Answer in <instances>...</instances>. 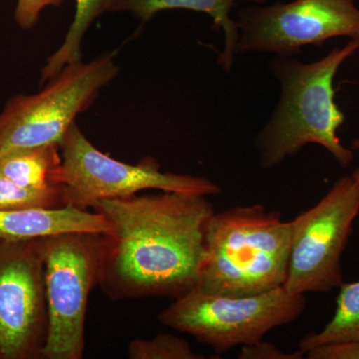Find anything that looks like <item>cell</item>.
<instances>
[{"mask_svg":"<svg viewBox=\"0 0 359 359\" xmlns=\"http://www.w3.org/2000/svg\"><path fill=\"white\" fill-rule=\"evenodd\" d=\"M91 210L112 226L106 233L99 283L109 299H176L197 287L208 224L216 212L207 196L135 194L98 201Z\"/></svg>","mask_w":359,"mask_h":359,"instance_id":"1","label":"cell"},{"mask_svg":"<svg viewBox=\"0 0 359 359\" xmlns=\"http://www.w3.org/2000/svg\"><path fill=\"white\" fill-rule=\"evenodd\" d=\"M358 48L359 41L351 39L314 62L273 59L271 71L282 91L273 114L256 139L259 166H278L308 144L325 148L340 167L351 165L353 151L342 145L337 135L346 118L335 103L334 81L340 66Z\"/></svg>","mask_w":359,"mask_h":359,"instance_id":"2","label":"cell"},{"mask_svg":"<svg viewBox=\"0 0 359 359\" xmlns=\"http://www.w3.org/2000/svg\"><path fill=\"white\" fill-rule=\"evenodd\" d=\"M292 221L264 205H236L215 212L205 233V259L195 289L247 297L283 287Z\"/></svg>","mask_w":359,"mask_h":359,"instance_id":"3","label":"cell"},{"mask_svg":"<svg viewBox=\"0 0 359 359\" xmlns=\"http://www.w3.org/2000/svg\"><path fill=\"white\" fill-rule=\"evenodd\" d=\"M115 56L109 52L65 66L39 93L9 99L0 113V159L25 149L60 146L77 116L117 76Z\"/></svg>","mask_w":359,"mask_h":359,"instance_id":"4","label":"cell"},{"mask_svg":"<svg viewBox=\"0 0 359 359\" xmlns=\"http://www.w3.org/2000/svg\"><path fill=\"white\" fill-rule=\"evenodd\" d=\"M306 306L304 295L290 294L283 287L247 297L194 289L163 309L158 320L192 335L221 355L233 347L256 344L273 328L290 325Z\"/></svg>","mask_w":359,"mask_h":359,"instance_id":"5","label":"cell"},{"mask_svg":"<svg viewBox=\"0 0 359 359\" xmlns=\"http://www.w3.org/2000/svg\"><path fill=\"white\" fill-rule=\"evenodd\" d=\"M106 233L44 238L48 334L42 359H82L89 295L99 287Z\"/></svg>","mask_w":359,"mask_h":359,"instance_id":"6","label":"cell"},{"mask_svg":"<svg viewBox=\"0 0 359 359\" xmlns=\"http://www.w3.org/2000/svg\"><path fill=\"white\" fill-rule=\"evenodd\" d=\"M61 164L52 183L61 186L66 204L83 210L101 200L129 197L145 190L196 193L212 196L221 187L204 177L163 172L159 162L146 157L128 164L101 152L86 138L76 123L60 145Z\"/></svg>","mask_w":359,"mask_h":359,"instance_id":"7","label":"cell"},{"mask_svg":"<svg viewBox=\"0 0 359 359\" xmlns=\"http://www.w3.org/2000/svg\"><path fill=\"white\" fill-rule=\"evenodd\" d=\"M359 214V187L344 177L323 199L292 219L287 278L290 294L328 292L344 283L341 256Z\"/></svg>","mask_w":359,"mask_h":359,"instance_id":"8","label":"cell"},{"mask_svg":"<svg viewBox=\"0 0 359 359\" xmlns=\"http://www.w3.org/2000/svg\"><path fill=\"white\" fill-rule=\"evenodd\" d=\"M237 54L271 53L294 57L308 45L320 46L334 37L359 41L355 0H294L255 4L237 13Z\"/></svg>","mask_w":359,"mask_h":359,"instance_id":"9","label":"cell"},{"mask_svg":"<svg viewBox=\"0 0 359 359\" xmlns=\"http://www.w3.org/2000/svg\"><path fill=\"white\" fill-rule=\"evenodd\" d=\"M44 238H0V359H42L48 334Z\"/></svg>","mask_w":359,"mask_h":359,"instance_id":"10","label":"cell"},{"mask_svg":"<svg viewBox=\"0 0 359 359\" xmlns=\"http://www.w3.org/2000/svg\"><path fill=\"white\" fill-rule=\"evenodd\" d=\"M112 233V226L100 212L74 205L58 209L0 211V238L27 240L75 233Z\"/></svg>","mask_w":359,"mask_h":359,"instance_id":"11","label":"cell"},{"mask_svg":"<svg viewBox=\"0 0 359 359\" xmlns=\"http://www.w3.org/2000/svg\"><path fill=\"white\" fill-rule=\"evenodd\" d=\"M240 2L262 4L264 0H113L108 13H129L142 22H147L156 14L172 9L208 14L211 16L215 29L224 35V49L219 56V65L223 69L230 71L237 55L238 40L237 21L231 18V13Z\"/></svg>","mask_w":359,"mask_h":359,"instance_id":"12","label":"cell"},{"mask_svg":"<svg viewBox=\"0 0 359 359\" xmlns=\"http://www.w3.org/2000/svg\"><path fill=\"white\" fill-rule=\"evenodd\" d=\"M113 0H75V15L57 50L46 59L40 72V85L55 77L65 66L81 61V45L85 33L101 15L108 13Z\"/></svg>","mask_w":359,"mask_h":359,"instance_id":"13","label":"cell"},{"mask_svg":"<svg viewBox=\"0 0 359 359\" xmlns=\"http://www.w3.org/2000/svg\"><path fill=\"white\" fill-rule=\"evenodd\" d=\"M61 164L60 146L25 149L0 159V174L30 188L53 186L52 175Z\"/></svg>","mask_w":359,"mask_h":359,"instance_id":"14","label":"cell"},{"mask_svg":"<svg viewBox=\"0 0 359 359\" xmlns=\"http://www.w3.org/2000/svg\"><path fill=\"white\" fill-rule=\"evenodd\" d=\"M359 339V280L342 283L332 320L320 332L304 335L299 344L304 353L313 347Z\"/></svg>","mask_w":359,"mask_h":359,"instance_id":"15","label":"cell"},{"mask_svg":"<svg viewBox=\"0 0 359 359\" xmlns=\"http://www.w3.org/2000/svg\"><path fill=\"white\" fill-rule=\"evenodd\" d=\"M65 205H68L61 186L30 188L0 174V211L58 209Z\"/></svg>","mask_w":359,"mask_h":359,"instance_id":"16","label":"cell"},{"mask_svg":"<svg viewBox=\"0 0 359 359\" xmlns=\"http://www.w3.org/2000/svg\"><path fill=\"white\" fill-rule=\"evenodd\" d=\"M131 359H205L196 353L185 339L171 334H161L151 339L132 340L128 346Z\"/></svg>","mask_w":359,"mask_h":359,"instance_id":"17","label":"cell"},{"mask_svg":"<svg viewBox=\"0 0 359 359\" xmlns=\"http://www.w3.org/2000/svg\"><path fill=\"white\" fill-rule=\"evenodd\" d=\"M62 4L63 0H18L14 20L21 29H32L39 22L44 9L58 7Z\"/></svg>","mask_w":359,"mask_h":359,"instance_id":"18","label":"cell"},{"mask_svg":"<svg viewBox=\"0 0 359 359\" xmlns=\"http://www.w3.org/2000/svg\"><path fill=\"white\" fill-rule=\"evenodd\" d=\"M306 355L309 359H359V339L313 347Z\"/></svg>","mask_w":359,"mask_h":359,"instance_id":"19","label":"cell"},{"mask_svg":"<svg viewBox=\"0 0 359 359\" xmlns=\"http://www.w3.org/2000/svg\"><path fill=\"white\" fill-rule=\"evenodd\" d=\"M240 359H302L306 358V353L302 351L297 353H285L275 344L259 340L256 344L241 346L238 353Z\"/></svg>","mask_w":359,"mask_h":359,"instance_id":"20","label":"cell"},{"mask_svg":"<svg viewBox=\"0 0 359 359\" xmlns=\"http://www.w3.org/2000/svg\"><path fill=\"white\" fill-rule=\"evenodd\" d=\"M351 178L355 181V183L359 187V166L354 170L353 175H351Z\"/></svg>","mask_w":359,"mask_h":359,"instance_id":"21","label":"cell"},{"mask_svg":"<svg viewBox=\"0 0 359 359\" xmlns=\"http://www.w3.org/2000/svg\"><path fill=\"white\" fill-rule=\"evenodd\" d=\"M358 52L359 53V48ZM351 150L359 151V139H355V140L353 141V143H351Z\"/></svg>","mask_w":359,"mask_h":359,"instance_id":"22","label":"cell"}]
</instances>
